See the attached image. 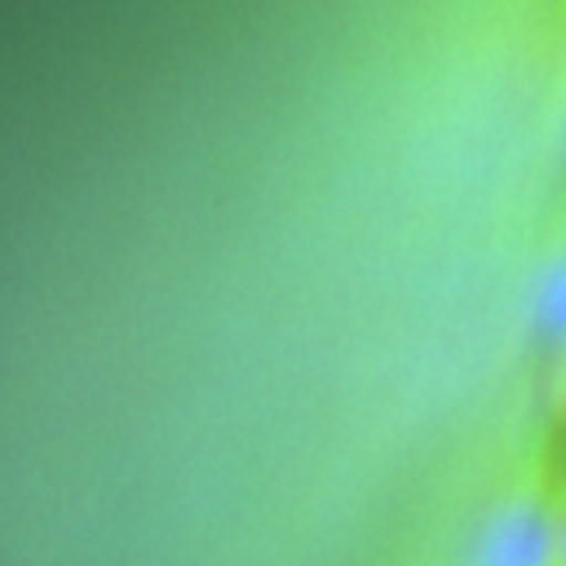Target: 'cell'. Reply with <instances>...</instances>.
<instances>
[{
	"instance_id": "obj_3",
	"label": "cell",
	"mask_w": 566,
	"mask_h": 566,
	"mask_svg": "<svg viewBox=\"0 0 566 566\" xmlns=\"http://www.w3.org/2000/svg\"><path fill=\"white\" fill-rule=\"evenodd\" d=\"M554 411H558V428H563L566 437V357L558 365V386H554Z\"/></svg>"
},
{
	"instance_id": "obj_4",
	"label": "cell",
	"mask_w": 566,
	"mask_h": 566,
	"mask_svg": "<svg viewBox=\"0 0 566 566\" xmlns=\"http://www.w3.org/2000/svg\"><path fill=\"white\" fill-rule=\"evenodd\" d=\"M558 566H566V491H563V521H558Z\"/></svg>"
},
{
	"instance_id": "obj_2",
	"label": "cell",
	"mask_w": 566,
	"mask_h": 566,
	"mask_svg": "<svg viewBox=\"0 0 566 566\" xmlns=\"http://www.w3.org/2000/svg\"><path fill=\"white\" fill-rule=\"evenodd\" d=\"M533 319H537V336H542L558 357H566V248L549 261L546 273H542Z\"/></svg>"
},
{
	"instance_id": "obj_1",
	"label": "cell",
	"mask_w": 566,
	"mask_h": 566,
	"mask_svg": "<svg viewBox=\"0 0 566 566\" xmlns=\"http://www.w3.org/2000/svg\"><path fill=\"white\" fill-rule=\"evenodd\" d=\"M563 491L566 458L542 446L495 491L465 566H558Z\"/></svg>"
}]
</instances>
